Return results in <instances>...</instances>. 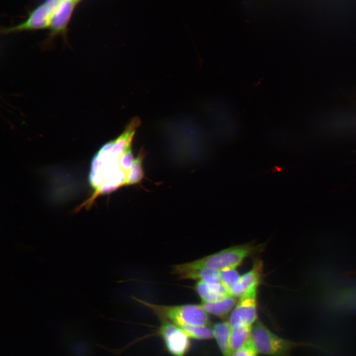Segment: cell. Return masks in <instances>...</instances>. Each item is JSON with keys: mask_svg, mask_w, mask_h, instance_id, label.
<instances>
[{"mask_svg": "<svg viewBox=\"0 0 356 356\" xmlns=\"http://www.w3.org/2000/svg\"><path fill=\"white\" fill-rule=\"evenodd\" d=\"M52 13V10L44 2L32 11L25 22L14 27L5 28L2 32L3 34H9L49 28Z\"/></svg>", "mask_w": 356, "mask_h": 356, "instance_id": "8", "label": "cell"}, {"mask_svg": "<svg viewBox=\"0 0 356 356\" xmlns=\"http://www.w3.org/2000/svg\"><path fill=\"white\" fill-rule=\"evenodd\" d=\"M236 268H229L220 271V282L229 291L238 282L240 276ZM231 294V293H230Z\"/></svg>", "mask_w": 356, "mask_h": 356, "instance_id": "16", "label": "cell"}, {"mask_svg": "<svg viewBox=\"0 0 356 356\" xmlns=\"http://www.w3.org/2000/svg\"><path fill=\"white\" fill-rule=\"evenodd\" d=\"M251 341L258 353L266 356H291L292 351L299 347H320L310 343L296 342L282 338L257 320L252 327Z\"/></svg>", "mask_w": 356, "mask_h": 356, "instance_id": "4", "label": "cell"}, {"mask_svg": "<svg viewBox=\"0 0 356 356\" xmlns=\"http://www.w3.org/2000/svg\"><path fill=\"white\" fill-rule=\"evenodd\" d=\"M79 0H61L52 13L49 28L50 34L48 39L43 44L46 47L51 44L52 39L58 35L66 39L67 27L76 4Z\"/></svg>", "mask_w": 356, "mask_h": 356, "instance_id": "7", "label": "cell"}, {"mask_svg": "<svg viewBox=\"0 0 356 356\" xmlns=\"http://www.w3.org/2000/svg\"><path fill=\"white\" fill-rule=\"evenodd\" d=\"M258 354L250 339L241 348L233 352L231 356H258Z\"/></svg>", "mask_w": 356, "mask_h": 356, "instance_id": "17", "label": "cell"}, {"mask_svg": "<svg viewBox=\"0 0 356 356\" xmlns=\"http://www.w3.org/2000/svg\"><path fill=\"white\" fill-rule=\"evenodd\" d=\"M140 124L138 118L132 119L120 135L104 144L94 155L89 175L93 192L82 207L90 206L101 195L141 181L146 153L140 150L134 157L132 150L134 137Z\"/></svg>", "mask_w": 356, "mask_h": 356, "instance_id": "1", "label": "cell"}, {"mask_svg": "<svg viewBox=\"0 0 356 356\" xmlns=\"http://www.w3.org/2000/svg\"><path fill=\"white\" fill-rule=\"evenodd\" d=\"M235 297L229 295L215 302H202L201 306L207 312L217 316L223 317L235 307Z\"/></svg>", "mask_w": 356, "mask_h": 356, "instance_id": "12", "label": "cell"}, {"mask_svg": "<svg viewBox=\"0 0 356 356\" xmlns=\"http://www.w3.org/2000/svg\"><path fill=\"white\" fill-rule=\"evenodd\" d=\"M134 299L151 310L161 320L169 321L180 328L208 325L209 323L207 312L201 305L165 306L153 304L136 297Z\"/></svg>", "mask_w": 356, "mask_h": 356, "instance_id": "3", "label": "cell"}, {"mask_svg": "<svg viewBox=\"0 0 356 356\" xmlns=\"http://www.w3.org/2000/svg\"><path fill=\"white\" fill-rule=\"evenodd\" d=\"M231 327L229 321H222L214 325L213 328L215 339L222 356H231L230 334Z\"/></svg>", "mask_w": 356, "mask_h": 356, "instance_id": "11", "label": "cell"}, {"mask_svg": "<svg viewBox=\"0 0 356 356\" xmlns=\"http://www.w3.org/2000/svg\"><path fill=\"white\" fill-rule=\"evenodd\" d=\"M258 286L252 287L240 297L229 316L228 321L231 327H252L257 320Z\"/></svg>", "mask_w": 356, "mask_h": 356, "instance_id": "5", "label": "cell"}, {"mask_svg": "<svg viewBox=\"0 0 356 356\" xmlns=\"http://www.w3.org/2000/svg\"><path fill=\"white\" fill-rule=\"evenodd\" d=\"M195 289L202 302H215L231 295L221 282L211 283L198 281L196 284Z\"/></svg>", "mask_w": 356, "mask_h": 356, "instance_id": "10", "label": "cell"}, {"mask_svg": "<svg viewBox=\"0 0 356 356\" xmlns=\"http://www.w3.org/2000/svg\"><path fill=\"white\" fill-rule=\"evenodd\" d=\"M256 249L250 244L233 246L191 262L175 265L173 267V273L177 274L181 271L205 268L219 271L236 268Z\"/></svg>", "mask_w": 356, "mask_h": 356, "instance_id": "2", "label": "cell"}, {"mask_svg": "<svg viewBox=\"0 0 356 356\" xmlns=\"http://www.w3.org/2000/svg\"><path fill=\"white\" fill-rule=\"evenodd\" d=\"M252 327H231L230 343L232 353L241 348L250 339Z\"/></svg>", "mask_w": 356, "mask_h": 356, "instance_id": "14", "label": "cell"}, {"mask_svg": "<svg viewBox=\"0 0 356 356\" xmlns=\"http://www.w3.org/2000/svg\"><path fill=\"white\" fill-rule=\"evenodd\" d=\"M176 275L181 279H194L208 283H220V271L201 268L180 272Z\"/></svg>", "mask_w": 356, "mask_h": 356, "instance_id": "13", "label": "cell"}, {"mask_svg": "<svg viewBox=\"0 0 356 356\" xmlns=\"http://www.w3.org/2000/svg\"><path fill=\"white\" fill-rule=\"evenodd\" d=\"M181 328L190 338L201 340L214 338L213 328L208 325L188 326Z\"/></svg>", "mask_w": 356, "mask_h": 356, "instance_id": "15", "label": "cell"}, {"mask_svg": "<svg viewBox=\"0 0 356 356\" xmlns=\"http://www.w3.org/2000/svg\"><path fill=\"white\" fill-rule=\"evenodd\" d=\"M262 270V262L257 260L249 271L240 276L238 282L231 289V294L235 297H240L252 287L258 286Z\"/></svg>", "mask_w": 356, "mask_h": 356, "instance_id": "9", "label": "cell"}, {"mask_svg": "<svg viewBox=\"0 0 356 356\" xmlns=\"http://www.w3.org/2000/svg\"><path fill=\"white\" fill-rule=\"evenodd\" d=\"M161 321L158 332L167 351L173 356H185L190 348V338L178 325Z\"/></svg>", "mask_w": 356, "mask_h": 356, "instance_id": "6", "label": "cell"}]
</instances>
